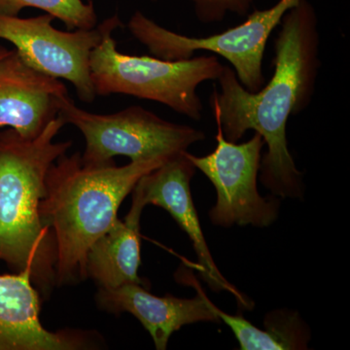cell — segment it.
<instances>
[{
  "label": "cell",
  "instance_id": "1",
  "mask_svg": "<svg viewBox=\"0 0 350 350\" xmlns=\"http://www.w3.org/2000/svg\"><path fill=\"white\" fill-rule=\"evenodd\" d=\"M273 43V77L251 93L239 83L234 69L224 66L211 105L217 126L228 142H237L246 131L261 135L268 151L261 158L260 179L271 194L301 199L303 174L288 149L290 117L310 107L320 68L319 18L308 0H300L280 22Z\"/></svg>",
  "mask_w": 350,
  "mask_h": 350
},
{
  "label": "cell",
  "instance_id": "2",
  "mask_svg": "<svg viewBox=\"0 0 350 350\" xmlns=\"http://www.w3.org/2000/svg\"><path fill=\"white\" fill-rule=\"evenodd\" d=\"M165 159L87 165L79 152L51 165L39 214L56 241L57 285L86 278L88 250L118 219L120 206L137 181L162 165Z\"/></svg>",
  "mask_w": 350,
  "mask_h": 350
},
{
  "label": "cell",
  "instance_id": "3",
  "mask_svg": "<svg viewBox=\"0 0 350 350\" xmlns=\"http://www.w3.org/2000/svg\"><path fill=\"white\" fill-rule=\"evenodd\" d=\"M64 125L59 115L33 139L12 129L0 133V262L16 273L31 269V282L44 297L57 285V248L39 206L51 165L72 146L70 140L54 142Z\"/></svg>",
  "mask_w": 350,
  "mask_h": 350
},
{
  "label": "cell",
  "instance_id": "4",
  "mask_svg": "<svg viewBox=\"0 0 350 350\" xmlns=\"http://www.w3.org/2000/svg\"><path fill=\"white\" fill-rule=\"evenodd\" d=\"M122 27L121 20L115 15L100 43L92 51L90 68L96 96L119 94L157 101L200 121L204 105L198 88L204 82L217 81L224 66L215 56L165 61L122 54L112 36L113 31Z\"/></svg>",
  "mask_w": 350,
  "mask_h": 350
},
{
  "label": "cell",
  "instance_id": "5",
  "mask_svg": "<svg viewBox=\"0 0 350 350\" xmlns=\"http://www.w3.org/2000/svg\"><path fill=\"white\" fill-rule=\"evenodd\" d=\"M59 115L84 135L81 159L87 165H107L114 162L115 156L169 160L206 138L204 131L165 121L137 105L113 114H94L78 107L68 96L62 101Z\"/></svg>",
  "mask_w": 350,
  "mask_h": 350
},
{
  "label": "cell",
  "instance_id": "6",
  "mask_svg": "<svg viewBox=\"0 0 350 350\" xmlns=\"http://www.w3.org/2000/svg\"><path fill=\"white\" fill-rule=\"evenodd\" d=\"M300 0H278L265 10H255L243 24L206 38H190L165 29L140 11L131 16L128 29L151 55L165 61L191 59L197 51L222 57L232 66L239 83L251 93L266 84L262 59L269 36L284 14Z\"/></svg>",
  "mask_w": 350,
  "mask_h": 350
},
{
  "label": "cell",
  "instance_id": "7",
  "mask_svg": "<svg viewBox=\"0 0 350 350\" xmlns=\"http://www.w3.org/2000/svg\"><path fill=\"white\" fill-rule=\"evenodd\" d=\"M217 146L204 157L189 160L217 191V202L209 213L211 222L222 227L252 225L269 227L278 219L280 202L266 199L258 192L257 178L265 142L259 133L243 144L228 142L217 126Z\"/></svg>",
  "mask_w": 350,
  "mask_h": 350
},
{
  "label": "cell",
  "instance_id": "8",
  "mask_svg": "<svg viewBox=\"0 0 350 350\" xmlns=\"http://www.w3.org/2000/svg\"><path fill=\"white\" fill-rule=\"evenodd\" d=\"M49 14L32 18L0 15V39L12 43L31 68L75 86L78 98L96 100L90 68L92 51L100 43L114 16L92 29L62 31L52 25Z\"/></svg>",
  "mask_w": 350,
  "mask_h": 350
},
{
  "label": "cell",
  "instance_id": "9",
  "mask_svg": "<svg viewBox=\"0 0 350 350\" xmlns=\"http://www.w3.org/2000/svg\"><path fill=\"white\" fill-rule=\"evenodd\" d=\"M187 151L172 157L160 167L144 175L133 189V202L129 215L142 217L147 204L162 207L172 216L177 224L188 234L193 244L202 280L216 292H230L245 308H252V303L219 271L202 234V227L192 194L191 179L196 167L189 160Z\"/></svg>",
  "mask_w": 350,
  "mask_h": 350
},
{
  "label": "cell",
  "instance_id": "10",
  "mask_svg": "<svg viewBox=\"0 0 350 350\" xmlns=\"http://www.w3.org/2000/svg\"><path fill=\"white\" fill-rule=\"evenodd\" d=\"M40 296L31 269L0 275V350L103 349L105 340L96 331L47 330L40 320Z\"/></svg>",
  "mask_w": 350,
  "mask_h": 350
},
{
  "label": "cell",
  "instance_id": "11",
  "mask_svg": "<svg viewBox=\"0 0 350 350\" xmlns=\"http://www.w3.org/2000/svg\"><path fill=\"white\" fill-rule=\"evenodd\" d=\"M68 96L61 80L31 68L17 51L0 46V129L33 139L59 116Z\"/></svg>",
  "mask_w": 350,
  "mask_h": 350
},
{
  "label": "cell",
  "instance_id": "12",
  "mask_svg": "<svg viewBox=\"0 0 350 350\" xmlns=\"http://www.w3.org/2000/svg\"><path fill=\"white\" fill-rule=\"evenodd\" d=\"M181 278L197 290L194 299L176 298L170 295L157 297L142 285L126 284L117 288H98L96 306L115 315L131 313L150 334L156 349L165 350L170 336L183 326L202 321L220 323L217 314L209 306V299L192 273L182 275Z\"/></svg>",
  "mask_w": 350,
  "mask_h": 350
},
{
  "label": "cell",
  "instance_id": "13",
  "mask_svg": "<svg viewBox=\"0 0 350 350\" xmlns=\"http://www.w3.org/2000/svg\"><path fill=\"white\" fill-rule=\"evenodd\" d=\"M140 261V218L126 215L124 221L117 219L88 250L86 278H92L98 288L145 286L138 275Z\"/></svg>",
  "mask_w": 350,
  "mask_h": 350
},
{
  "label": "cell",
  "instance_id": "14",
  "mask_svg": "<svg viewBox=\"0 0 350 350\" xmlns=\"http://www.w3.org/2000/svg\"><path fill=\"white\" fill-rule=\"evenodd\" d=\"M219 319L229 326L241 350H296L308 349L310 334L300 315L282 310L269 313L265 319L266 330L253 325L243 317L228 314L209 300Z\"/></svg>",
  "mask_w": 350,
  "mask_h": 350
},
{
  "label": "cell",
  "instance_id": "15",
  "mask_svg": "<svg viewBox=\"0 0 350 350\" xmlns=\"http://www.w3.org/2000/svg\"><path fill=\"white\" fill-rule=\"evenodd\" d=\"M27 7L45 11L61 20L69 31L92 29L98 24L93 1L83 0H0V15L18 16Z\"/></svg>",
  "mask_w": 350,
  "mask_h": 350
},
{
  "label": "cell",
  "instance_id": "16",
  "mask_svg": "<svg viewBox=\"0 0 350 350\" xmlns=\"http://www.w3.org/2000/svg\"><path fill=\"white\" fill-rule=\"evenodd\" d=\"M194 6L196 17L202 24L220 23L228 13L248 15L254 0H189Z\"/></svg>",
  "mask_w": 350,
  "mask_h": 350
},
{
  "label": "cell",
  "instance_id": "17",
  "mask_svg": "<svg viewBox=\"0 0 350 350\" xmlns=\"http://www.w3.org/2000/svg\"><path fill=\"white\" fill-rule=\"evenodd\" d=\"M152 1H156V0H152Z\"/></svg>",
  "mask_w": 350,
  "mask_h": 350
}]
</instances>
